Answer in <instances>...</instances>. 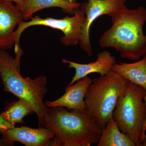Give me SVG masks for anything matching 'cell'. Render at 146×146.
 Segmentation results:
<instances>
[{"label":"cell","instance_id":"obj_1","mask_svg":"<svg viewBox=\"0 0 146 146\" xmlns=\"http://www.w3.org/2000/svg\"><path fill=\"white\" fill-rule=\"evenodd\" d=\"M109 16L112 26L101 36L100 46L113 48L129 60H139L146 55V35L143 31L146 9H131L125 5Z\"/></svg>","mask_w":146,"mask_h":146},{"label":"cell","instance_id":"obj_2","mask_svg":"<svg viewBox=\"0 0 146 146\" xmlns=\"http://www.w3.org/2000/svg\"><path fill=\"white\" fill-rule=\"evenodd\" d=\"M42 127L54 135L52 146H91L100 141L103 129L86 111L48 108Z\"/></svg>","mask_w":146,"mask_h":146},{"label":"cell","instance_id":"obj_3","mask_svg":"<svg viewBox=\"0 0 146 146\" xmlns=\"http://www.w3.org/2000/svg\"><path fill=\"white\" fill-rule=\"evenodd\" d=\"M20 62L6 50L0 49V77L4 90L29 104L37 116L39 127H42L44 116L48 109L44 102L48 92L46 77L24 78L20 72Z\"/></svg>","mask_w":146,"mask_h":146},{"label":"cell","instance_id":"obj_4","mask_svg":"<svg viewBox=\"0 0 146 146\" xmlns=\"http://www.w3.org/2000/svg\"><path fill=\"white\" fill-rule=\"evenodd\" d=\"M128 80L112 70L93 80L84 98L85 111L102 129L112 117L118 98L125 91Z\"/></svg>","mask_w":146,"mask_h":146},{"label":"cell","instance_id":"obj_5","mask_svg":"<svg viewBox=\"0 0 146 146\" xmlns=\"http://www.w3.org/2000/svg\"><path fill=\"white\" fill-rule=\"evenodd\" d=\"M145 89L129 81L125 91L118 98L112 118L123 133L128 135L136 146H141L146 108Z\"/></svg>","mask_w":146,"mask_h":146},{"label":"cell","instance_id":"obj_6","mask_svg":"<svg viewBox=\"0 0 146 146\" xmlns=\"http://www.w3.org/2000/svg\"><path fill=\"white\" fill-rule=\"evenodd\" d=\"M85 18V13L79 8L75 10L72 17L67 16L62 19H56L49 17L43 18L36 16L28 22L22 21L15 31L16 56H22L23 54L20 45L21 35L26 29L33 26H44L61 31L64 36L60 37V40L63 45L65 46H76L79 44L82 28Z\"/></svg>","mask_w":146,"mask_h":146},{"label":"cell","instance_id":"obj_7","mask_svg":"<svg viewBox=\"0 0 146 146\" xmlns=\"http://www.w3.org/2000/svg\"><path fill=\"white\" fill-rule=\"evenodd\" d=\"M127 0H87L80 7L85 13V21L82 28L79 44L88 56L92 55V45L89 31L91 25L97 19L103 15L109 16L125 5Z\"/></svg>","mask_w":146,"mask_h":146},{"label":"cell","instance_id":"obj_8","mask_svg":"<svg viewBox=\"0 0 146 146\" xmlns=\"http://www.w3.org/2000/svg\"><path fill=\"white\" fill-rule=\"evenodd\" d=\"M23 20L13 2L0 0V49L8 50L15 45V29Z\"/></svg>","mask_w":146,"mask_h":146},{"label":"cell","instance_id":"obj_9","mask_svg":"<svg viewBox=\"0 0 146 146\" xmlns=\"http://www.w3.org/2000/svg\"><path fill=\"white\" fill-rule=\"evenodd\" d=\"M93 80L88 76L84 77L71 86L65 88V93L55 100L46 101L45 104L48 108L63 107L72 110L85 111L84 98L87 89Z\"/></svg>","mask_w":146,"mask_h":146},{"label":"cell","instance_id":"obj_10","mask_svg":"<svg viewBox=\"0 0 146 146\" xmlns=\"http://www.w3.org/2000/svg\"><path fill=\"white\" fill-rule=\"evenodd\" d=\"M2 138L21 143L26 146H51L54 134L44 127L33 128L27 127H15L1 134Z\"/></svg>","mask_w":146,"mask_h":146},{"label":"cell","instance_id":"obj_11","mask_svg":"<svg viewBox=\"0 0 146 146\" xmlns=\"http://www.w3.org/2000/svg\"><path fill=\"white\" fill-rule=\"evenodd\" d=\"M62 61V63L69 64V68L75 70V74L68 86L72 85L79 80L92 73H98L101 76H104L112 70L116 63L115 56L107 50L100 52L96 61L87 64L76 63L65 59H63Z\"/></svg>","mask_w":146,"mask_h":146},{"label":"cell","instance_id":"obj_12","mask_svg":"<svg viewBox=\"0 0 146 146\" xmlns=\"http://www.w3.org/2000/svg\"><path fill=\"white\" fill-rule=\"evenodd\" d=\"M81 4L69 0H26L19 9L24 20L31 19L35 13L44 9L59 7L63 12L73 15L75 10L79 8Z\"/></svg>","mask_w":146,"mask_h":146},{"label":"cell","instance_id":"obj_13","mask_svg":"<svg viewBox=\"0 0 146 146\" xmlns=\"http://www.w3.org/2000/svg\"><path fill=\"white\" fill-rule=\"evenodd\" d=\"M112 70L119 73L128 81L146 90V55L135 63H116Z\"/></svg>","mask_w":146,"mask_h":146},{"label":"cell","instance_id":"obj_14","mask_svg":"<svg viewBox=\"0 0 146 146\" xmlns=\"http://www.w3.org/2000/svg\"><path fill=\"white\" fill-rule=\"evenodd\" d=\"M97 146H136L128 135L123 133L112 117L103 129Z\"/></svg>","mask_w":146,"mask_h":146},{"label":"cell","instance_id":"obj_15","mask_svg":"<svg viewBox=\"0 0 146 146\" xmlns=\"http://www.w3.org/2000/svg\"><path fill=\"white\" fill-rule=\"evenodd\" d=\"M35 113L29 104L24 100L19 99L7 103L4 109L0 115L13 125L17 123L24 124V119L28 115Z\"/></svg>","mask_w":146,"mask_h":146},{"label":"cell","instance_id":"obj_16","mask_svg":"<svg viewBox=\"0 0 146 146\" xmlns=\"http://www.w3.org/2000/svg\"><path fill=\"white\" fill-rule=\"evenodd\" d=\"M15 127V125L9 122L0 115V134Z\"/></svg>","mask_w":146,"mask_h":146},{"label":"cell","instance_id":"obj_17","mask_svg":"<svg viewBox=\"0 0 146 146\" xmlns=\"http://www.w3.org/2000/svg\"><path fill=\"white\" fill-rule=\"evenodd\" d=\"M143 100L145 102V104L146 108V90L145 92V95L143 97ZM146 115L145 120V123H144L143 126V129H142V134H141V143H142L143 141L145 139V137L146 136Z\"/></svg>","mask_w":146,"mask_h":146},{"label":"cell","instance_id":"obj_18","mask_svg":"<svg viewBox=\"0 0 146 146\" xmlns=\"http://www.w3.org/2000/svg\"><path fill=\"white\" fill-rule=\"evenodd\" d=\"M14 145V142L13 141L0 138V146H12Z\"/></svg>","mask_w":146,"mask_h":146},{"label":"cell","instance_id":"obj_19","mask_svg":"<svg viewBox=\"0 0 146 146\" xmlns=\"http://www.w3.org/2000/svg\"><path fill=\"white\" fill-rule=\"evenodd\" d=\"M26 1V0H12V2L15 3L16 4V6L19 9L23 5Z\"/></svg>","mask_w":146,"mask_h":146},{"label":"cell","instance_id":"obj_20","mask_svg":"<svg viewBox=\"0 0 146 146\" xmlns=\"http://www.w3.org/2000/svg\"><path fill=\"white\" fill-rule=\"evenodd\" d=\"M141 146H146V135L145 139L141 144Z\"/></svg>","mask_w":146,"mask_h":146},{"label":"cell","instance_id":"obj_21","mask_svg":"<svg viewBox=\"0 0 146 146\" xmlns=\"http://www.w3.org/2000/svg\"><path fill=\"white\" fill-rule=\"evenodd\" d=\"M70 1L72 2H77V0H69Z\"/></svg>","mask_w":146,"mask_h":146},{"label":"cell","instance_id":"obj_22","mask_svg":"<svg viewBox=\"0 0 146 146\" xmlns=\"http://www.w3.org/2000/svg\"><path fill=\"white\" fill-rule=\"evenodd\" d=\"M3 1H10L12 2V0H3Z\"/></svg>","mask_w":146,"mask_h":146}]
</instances>
